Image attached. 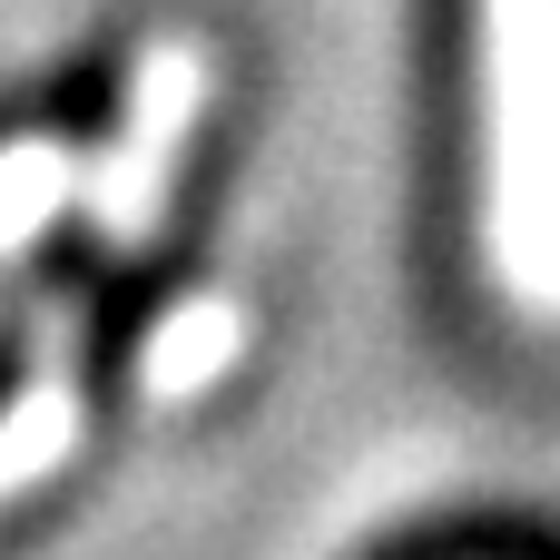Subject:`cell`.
Instances as JSON below:
<instances>
[{
    "label": "cell",
    "instance_id": "cell-2",
    "mask_svg": "<svg viewBox=\"0 0 560 560\" xmlns=\"http://www.w3.org/2000/svg\"><path fill=\"white\" fill-rule=\"evenodd\" d=\"M197 98H207V69L187 39H158L128 79V108H118V138L89 158V226L108 256H138L167 217V187H177V148L197 128Z\"/></svg>",
    "mask_w": 560,
    "mask_h": 560
},
{
    "label": "cell",
    "instance_id": "cell-1",
    "mask_svg": "<svg viewBox=\"0 0 560 560\" xmlns=\"http://www.w3.org/2000/svg\"><path fill=\"white\" fill-rule=\"evenodd\" d=\"M482 30V236L522 315L560 325V0H472Z\"/></svg>",
    "mask_w": 560,
    "mask_h": 560
},
{
    "label": "cell",
    "instance_id": "cell-4",
    "mask_svg": "<svg viewBox=\"0 0 560 560\" xmlns=\"http://www.w3.org/2000/svg\"><path fill=\"white\" fill-rule=\"evenodd\" d=\"M236 354H246V305H236V295H187V305H167V315L148 325L138 384H148V404H187V394H207Z\"/></svg>",
    "mask_w": 560,
    "mask_h": 560
},
{
    "label": "cell",
    "instance_id": "cell-3",
    "mask_svg": "<svg viewBox=\"0 0 560 560\" xmlns=\"http://www.w3.org/2000/svg\"><path fill=\"white\" fill-rule=\"evenodd\" d=\"M69 453H79V325L69 305H39V364L0 413V502L39 492Z\"/></svg>",
    "mask_w": 560,
    "mask_h": 560
},
{
    "label": "cell",
    "instance_id": "cell-5",
    "mask_svg": "<svg viewBox=\"0 0 560 560\" xmlns=\"http://www.w3.org/2000/svg\"><path fill=\"white\" fill-rule=\"evenodd\" d=\"M79 197H89V158L69 138H10L0 148V266H20Z\"/></svg>",
    "mask_w": 560,
    "mask_h": 560
}]
</instances>
